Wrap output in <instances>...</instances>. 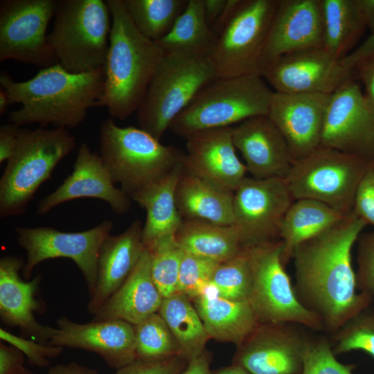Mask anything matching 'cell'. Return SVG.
I'll return each instance as SVG.
<instances>
[{"label": "cell", "instance_id": "obj_1", "mask_svg": "<svg viewBox=\"0 0 374 374\" xmlns=\"http://www.w3.org/2000/svg\"><path fill=\"white\" fill-rule=\"evenodd\" d=\"M366 222L353 212L337 225L294 249L296 295L333 333L371 306V297L357 292L351 251Z\"/></svg>", "mask_w": 374, "mask_h": 374}, {"label": "cell", "instance_id": "obj_2", "mask_svg": "<svg viewBox=\"0 0 374 374\" xmlns=\"http://www.w3.org/2000/svg\"><path fill=\"white\" fill-rule=\"evenodd\" d=\"M105 69L73 73L59 63L41 68L30 79L17 82L8 73H0V84L10 103H20L10 112L8 123L19 127L37 123L41 127L73 129L96 107L103 91Z\"/></svg>", "mask_w": 374, "mask_h": 374}, {"label": "cell", "instance_id": "obj_3", "mask_svg": "<svg viewBox=\"0 0 374 374\" xmlns=\"http://www.w3.org/2000/svg\"><path fill=\"white\" fill-rule=\"evenodd\" d=\"M112 16L103 91L97 107L112 118L126 120L137 112L163 56L154 41L141 33L123 0H107Z\"/></svg>", "mask_w": 374, "mask_h": 374}, {"label": "cell", "instance_id": "obj_4", "mask_svg": "<svg viewBox=\"0 0 374 374\" xmlns=\"http://www.w3.org/2000/svg\"><path fill=\"white\" fill-rule=\"evenodd\" d=\"M274 91L260 74L215 78L174 118L169 130L186 139L201 131L267 116Z\"/></svg>", "mask_w": 374, "mask_h": 374}, {"label": "cell", "instance_id": "obj_5", "mask_svg": "<svg viewBox=\"0 0 374 374\" xmlns=\"http://www.w3.org/2000/svg\"><path fill=\"white\" fill-rule=\"evenodd\" d=\"M76 147L67 129H20L17 143L0 179V216L22 214L60 161Z\"/></svg>", "mask_w": 374, "mask_h": 374}, {"label": "cell", "instance_id": "obj_6", "mask_svg": "<svg viewBox=\"0 0 374 374\" xmlns=\"http://www.w3.org/2000/svg\"><path fill=\"white\" fill-rule=\"evenodd\" d=\"M100 152L113 181L130 198L168 174L185 156L140 127L118 126L112 118L100 126Z\"/></svg>", "mask_w": 374, "mask_h": 374}, {"label": "cell", "instance_id": "obj_7", "mask_svg": "<svg viewBox=\"0 0 374 374\" xmlns=\"http://www.w3.org/2000/svg\"><path fill=\"white\" fill-rule=\"evenodd\" d=\"M111 28L106 1L58 0L48 41L64 69L87 73L105 67Z\"/></svg>", "mask_w": 374, "mask_h": 374}, {"label": "cell", "instance_id": "obj_8", "mask_svg": "<svg viewBox=\"0 0 374 374\" xmlns=\"http://www.w3.org/2000/svg\"><path fill=\"white\" fill-rule=\"evenodd\" d=\"M215 78L209 57L164 53L136 112L139 127L160 141L174 118Z\"/></svg>", "mask_w": 374, "mask_h": 374}, {"label": "cell", "instance_id": "obj_9", "mask_svg": "<svg viewBox=\"0 0 374 374\" xmlns=\"http://www.w3.org/2000/svg\"><path fill=\"white\" fill-rule=\"evenodd\" d=\"M373 163L374 159L319 147L294 162L285 180L294 200H316L348 217L358 185Z\"/></svg>", "mask_w": 374, "mask_h": 374}, {"label": "cell", "instance_id": "obj_10", "mask_svg": "<svg viewBox=\"0 0 374 374\" xmlns=\"http://www.w3.org/2000/svg\"><path fill=\"white\" fill-rule=\"evenodd\" d=\"M247 250L253 285L249 299L259 323H292L324 331L320 319L299 301L282 260L281 240Z\"/></svg>", "mask_w": 374, "mask_h": 374}, {"label": "cell", "instance_id": "obj_11", "mask_svg": "<svg viewBox=\"0 0 374 374\" xmlns=\"http://www.w3.org/2000/svg\"><path fill=\"white\" fill-rule=\"evenodd\" d=\"M278 0H240L216 36L209 59L216 78L260 74L261 57Z\"/></svg>", "mask_w": 374, "mask_h": 374}, {"label": "cell", "instance_id": "obj_12", "mask_svg": "<svg viewBox=\"0 0 374 374\" xmlns=\"http://www.w3.org/2000/svg\"><path fill=\"white\" fill-rule=\"evenodd\" d=\"M113 223L104 220L97 226L78 232H64L48 226L16 228L18 244L27 255L22 268L26 280L40 262L57 258L72 260L81 271L89 298L95 293L100 247L111 235Z\"/></svg>", "mask_w": 374, "mask_h": 374}, {"label": "cell", "instance_id": "obj_13", "mask_svg": "<svg viewBox=\"0 0 374 374\" xmlns=\"http://www.w3.org/2000/svg\"><path fill=\"white\" fill-rule=\"evenodd\" d=\"M56 0L0 1V61L13 60L41 68L57 64L47 28Z\"/></svg>", "mask_w": 374, "mask_h": 374}, {"label": "cell", "instance_id": "obj_14", "mask_svg": "<svg viewBox=\"0 0 374 374\" xmlns=\"http://www.w3.org/2000/svg\"><path fill=\"white\" fill-rule=\"evenodd\" d=\"M294 199L283 179L245 177L234 192V226L242 248L278 240Z\"/></svg>", "mask_w": 374, "mask_h": 374}, {"label": "cell", "instance_id": "obj_15", "mask_svg": "<svg viewBox=\"0 0 374 374\" xmlns=\"http://www.w3.org/2000/svg\"><path fill=\"white\" fill-rule=\"evenodd\" d=\"M320 147L374 159V109L353 75L330 95Z\"/></svg>", "mask_w": 374, "mask_h": 374}, {"label": "cell", "instance_id": "obj_16", "mask_svg": "<svg viewBox=\"0 0 374 374\" xmlns=\"http://www.w3.org/2000/svg\"><path fill=\"white\" fill-rule=\"evenodd\" d=\"M302 326L258 323L238 347L233 364L252 374H302L310 340Z\"/></svg>", "mask_w": 374, "mask_h": 374}, {"label": "cell", "instance_id": "obj_17", "mask_svg": "<svg viewBox=\"0 0 374 374\" xmlns=\"http://www.w3.org/2000/svg\"><path fill=\"white\" fill-rule=\"evenodd\" d=\"M353 72L324 48L283 56L261 70L260 75L274 91L332 94Z\"/></svg>", "mask_w": 374, "mask_h": 374}, {"label": "cell", "instance_id": "obj_18", "mask_svg": "<svg viewBox=\"0 0 374 374\" xmlns=\"http://www.w3.org/2000/svg\"><path fill=\"white\" fill-rule=\"evenodd\" d=\"M323 46V0H278L261 57V70L283 56Z\"/></svg>", "mask_w": 374, "mask_h": 374}, {"label": "cell", "instance_id": "obj_19", "mask_svg": "<svg viewBox=\"0 0 374 374\" xmlns=\"http://www.w3.org/2000/svg\"><path fill=\"white\" fill-rule=\"evenodd\" d=\"M56 324L44 344L94 353L116 369L136 360L134 328L130 323L111 319L79 323L63 316Z\"/></svg>", "mask_w": 374, "mask_h": 374}, {"label": "cell", "instance_id": "obj_20", "mask_svg": "<svg viewBox=\"0 0 374 374\" xmlns=\"http://www.w3.org/2000/svg\"><path fill=\"white\" fill-rule=\"evenodd\" d=\"M330 95L274 91L267 116L285 138L294 163L321 146Z\"/></svg>", "mask_w": 374, "mask_h": 374}, {"label": "cell", "instance_id": "obj_21", "mask_svg": "<svg viewBox=\"0 0 374 374\" xmlns=\"http://www.w3.org/2000/svg\"><path fill=\"white\" fill-rule=\"evenodd\" d=\"M80 198L103 200L117 215L126 213L131 207L132 199L115 186L100 156L85 143L78 148L72 173L39 202L36 214L45 215L63 203Z\"/></svg>", "mask_w": 374, "mask_h": 374}, {"label": "cell", "instance_id": "obj_22", "mask_svg": "<svg viewBox=\"0 0 374 374\" xmlns=\"http://www.w3.org/2000/svg\"><path fill=\"white\" fill-rule=\"evenodd\" d=\"M185 139V170L234 193L247 170L236 154L233 127L201 131Z\"/></svg>", "mask_w": 374, "mask_h": 374}, {"label": "cell", "instance_id": "obj_23", "mask_svg": "<svg viewBox=\"0 0 374 374\" xmlns=\"http://www.w3.org/2000/svg\"><path fill=\"white\" fill-rule=\"evenodd\" d=\"M235 147L256 179H283L294 161L286 141L267 116L248 118L233 126Z\"/></svg>", "mask_w": 374, "mask_h": 374}, {"label": "cell", "instance_id": "obj_24", "mask_svg": "<svg viewBox=\"0 0 374 374\" xmlns=\"http://www.w3.org/2000/svg\"><path fill=\"white\" fill-rule=\"evenodd\" d=\"M23 260L12 256L0 259V317L5 324L17 328L22 335L46 344L51 337L53 327L37 321L35 312L41 310L35 295L42 276L29 281L22 280L20 271Z\"/></svg>", "mask_w": 374, "mask_h": 374}, {"label": "cell", "instance_id": "obj_25", "mask_svg": "<svg viewBox=\"0 0 374 374\" xmlns=\"http://www.w3.org/2000/svg\"><path fill=\"white\" fill-rule=\"evenodd\" d=\"M142 223L133 222L121 234L109 235L99 252L95 293L87 305L94 315L130 276L145 249Z\"/></svg>", "mask_w": 374, "mask_h": 374}, {"label": "cell", "instance_id": "obj_26", "mask_svg": "<svg viewBox=\"0 0 374 374\" xmlns=\"http://www.w3.org/2000/svg\"><path fill=\"white\" fill-rule=\"evenodd\" d=\"M163 300L152 279L150 253L145 247L130 276L95 313L93 321L116 319L135 326L158 312Z\"/></svg>", "mask_w": 374, "mask_h": 374}, {"label": "cell", "instance_id": "obj_27", "mask_svg": "<svg viewBox=\"0 0 374 374\" xmlns=\"http://www.w3.org/2000/svg\"><path fill=\"white\" fill-rule=\"evenodd\" d=\"M234 193L185 170L176 190V203L183 220L234 224Z\"/></svg>", "mask_w": 374, "mask_h": 374}, {"label": "cell", "instance_id": "obj_28", "mask_svg": "<svg viewBox=\"0 0 374 374\" xmlns=\"http://www.w3.org/2000/svg\"><path fill=\"white\" fill-rule=\"evenodd\" d=\"M184 171L182 161L166 176L130 197L146 212L142 231L145 247L159 238L175 235L180 227L183 219L177 206L176 190Z\"/></svg>", "mask_w": 374, "mask_h": 374}, {"label": "cell", "instance_id": "obj_29", "mask_svg": "<svg viewBox=\"0 0 374 374\" xmlns=\"http://www.w3.org/2000/svg\"><path fill=\"white\" fill-rule=\"evenodd\" d=\"M192 301L210 338L238 347L259 323L249 301L220 296H199Z\"/></svg>", "mask_w": 374, "mask_h": 374}, {"label": "cell", "instance_id": "obj_30", "mask_svg": "<svg viewBox=\"0 0 374 374\" xmlns=\"http://www.w3.org/2000/svg\"><path fill=\"white\" fill-rule=\"evenodd\" d=\"M346 217L322 202L310 199L294 200L284 217L280 231L284 266L292 259L297 246Z\"/></svg>", "mask_w": 374, "mask_h": 374}, {"label": "cell", "instance_id": "obj_31", "mask_svg": "<svg viewBox=\"0 0 374 374\" xmlns=\"http://www.w3.org/2000/svg\"><path fill=\"white\" fill-rule=\"evenodd\" d=\"M175 238L185 252L219 263L231 259L243 249L234 225L223 226L197 220H183Z\"/></svg>", "mask_w": 374, "mask_h": 374}, {"label": "cell", "instance_id": "obj_32", "mask_svg": "<svg viewBox=\"0 0 374 374\" xmlns=\"http://www.w3.org/2000/svg\"><path fill=\"white\" fill-rule=\"evenodd\" d=\"M174 336L186 362L200 355L210 339L191 300L176 292L164 298L158 312Z\"/></svg>", "mask_w": 374, "mask_h": 374}, {"label": "cell", "instance_id": "obj_33", "mask_svg": "<svg viewBox=\"0 0 374 374\" xmlns=\"http://www.w3.org/2000/svg\"><path fill=\"white\" fill-rule=\"evenodd\" d=\"M215 40L206 20L204 0H188L170 30L156 43L164 53L209 57Z\"/></svg>", "mask_w": 374, "mask_h": 374}, {"label": "cell", "instance_id": "obj_34", "mask_svg": "<svg viewBox=\"0 0 374 374\" xmlns=\"http://www.w3.org/2000/svg\"><path fill=\"white\" fill-rule=\"evenodd\" d=\"M323 48L341 60L350 53L366 26L355 0H323Z\"/></svg>", "mask_w": 374, "mask_h": 374}, {"label": "cell", "instance_id": "obj_35", "mask_svg": "<svg viewBox=\"0 0 374 374\" xmlns=\"http://www.w3.org/2000/svg\"><path fill=\"white\" fill-rule=\"evenodd\" d=\"M134 24L147 38L157 42L172 28L188 0H123Z\"/></svg>", "mask_w": 374, "mask_h": 374}, {"label": "cell", "instance_id": "obj_36", "mask_svg": "<svg viewBox=\"0 0 374 374\" xmlns=\"http://www.w3.org/2000/svg\"><path fill=\"white\" fill-rule=\"evenodd\" d=\"M136 359L154 362L179 356L178 344L159 312L134 326Z\"/></svg>", "mask_w": 374, "mask_h": 374}, {"label": "cell", "instance_id": "obj_37", "mask_svg": "<svg viewBox=\"0 0 374 374\" xmlns=\"http://www.w3.org/2000/svg\"><path fill=\"white\" fill-rule=\"evenodd\" d=\"M146 248L150 253L152 277L157 289L163 299L174 294L184 254L175 234L159 238Z\"/></svg>", "mask_w": 374, "mask_h": 374}, {"label": "cell", "instance_id": "obj_38", "mask_svg": "<svg viewBox=\"0 0 374 374\" xmlns=\"http://www.w3.org/2000/svg\"><path fill=\"white\" fill-rule=\"evenodd\" d=\"M211 283L221 297L249 301L253 285V274L247 250L243 248L235 257L219 264Z\"/></svg>", "mask_w": 374, "mask_h": 374}, {"label": "cell", "instance_id": "obj_39", "mask_svg": "<svg viewBox=\"0 0 374 374\" xmlns=\"http://www.w3.org/2000/svg\"><path fill=\"white\" fill-rule=\"evenodd\" d=\"M332 335L330 341L335 355L362 350L374 357V308L364 309Z\"/></svg>", "mask_w": 374, "mask_h": 374}, {"label": "cell", "instance_id": "obj_40", "mask_svg": "<svg viewBox=\"0 0 374 374\" xmlns=\"http://www.w3.org/2000/svg\"><path fill=\"white\" fill-rule=\"evenodd\" d=\"M219 262L184 251L180 265L177 292L191 301L210 283Z\"/></svg>", "mask_w": 374, "mask_h": 374}, {"label": "cell", "instance_id": "obj_41", "mask_svg": "<svg viewBox=\"0 0 374 374\" xmlns=\"http://www.w3.org/2000/svg\"><path fill=\"white\" fill-rule=\"evenodd\" d=\"M335 356L329 339L326 337L310 339L302 374H353L355 366L340 363Z\"/></svg>", "mask_w": 374, "mask_h": 374}, {"label": "cell", "instance_id": "obj_42", "mask_svg": "<svg viewBox=\"0 0 374 374\" xmlns=\"http://www.w3.org/2000/svg\"><path fill=\"white\" fill-rule=\"evenodd\" d=\"M0 339L19 350L28 362L33 366L46 367L50 364V359L60 355L63 348L49 346L17 336L3 328H0Z\"/></svg>", "mask_w": 374, "mask_h": 374}, {"label": "cell", "instance_id": "obj_43", "mask_svg": "<svg viewBox=\"0 0 374 374\" xmlns=\"http://www.w3.org/2000/svg\"><path fill=\"white\" fill-rule=\"evenodd\" d=\"M357 288L369 295L374 305V231L358 238Z\"/></svg>", "mask_w": 374, "mask_h": 374}, {"label": "cell", "instance_id": "obj_44", "mask_svg": "<svg viewBox=\"0 0 374 374\" xmlns=\"http://www.w3.org/2000/svg\"><path fill=\"white\" fill-rule=\"evenodd\" d=\"M353 212L374 226V163L362 178L356 190Z\"/></svg>", "mask_w": 374, "mask_h": 374}, {"label": "cell", "instance_id": "obj_45", "mask_svg": "<svg viewBox=\"0 0 374 374\" xmlns=\"http://www.w3.org/2000/svg\"><path fill=\"white\" fill-rule=\"evenodd\" d=\"M184 361L179 356L154 362L136 359L117 369L114 374H180L184 371Z\"/></svg>", "mask_w": 374, "mask_h": 374}, {"label": "cell", "instance_id": "obj_46", "mask_svg": "<svg viewBox=\"0 0 374 374\" xmlns=\"http://www.w3.org/2000/svg\"><path fill=\"white\" fill-rule=\"evenodd\" d=\"M24 357L17 348L1 341L0 374H21L26 369Z\"/></svg>", "mask_w": 374, "mask_h": 374}, {"label": "cell", "instance_id": "obj_47", "mask_svg": "<svg viewBox=\"0 0 374 374\" xmlns=\"http://www.w3.org/2000/svg\"><path fill=\"white\" fill-rule=\"evenodd\" d=\"M355 71L365 87L367 103L374 109V53L359 63Z\"/></svg>", "mask_w": 374, "mask_h": 374}, {"label": "cell", "instance_id": "obj_48", "mask_svg": "<svg viewBox=\"0 0 374 374\" xmlns=\"http://www.w3.org/2000/svg\"><path fill=\"white\" fill-rule=\"evenodd\" d=\"M21 127L11 123L0 127V163L7 161L15 149Z\"/></svg>", "mask_w": 374, "mask_h": 374}, {"label": "cell", "instance_id": "obj_49", "mask_svg": "<svg viewBox=\"0 0 374 374\" xmlns=\"http://www.w3.org/2000/svg\"><path fill=\"white\" fill-rule=\"evenodd\" d=\"M373 53H374V30L357 48L341 61L347 69L354 73L356 66Z\"/></svg>", "mask_w": 374, "mask_h": 374}, {"label": "cell", "instance_id": "obj_50", "mask_svg": "<svg viewBox=\"0 0 374 374\" xmlns=\"http://www.w3.org/2000/svg\"><path fill=\"white\" fill-rule=\"evenodd\" d=\"M47 374H98V372L96 369L71 362L51 366Z\"/></svg>", "mask_w": 374, "mask_h": 374}, {"label": "cell", "instance_id": "obj_51", "mask_svg": "<svg viewBox=\"0 0 374 374\" xmlns=\"http://www.w3.org/2000/svg\"><path fill=\"white\" fill-rule=\"evenodd\" d=\"M187 363L186 368L180 374H211L209 356L204 351Z\"/></svg>", "mask_w": 374, "mask_h": 374}, {"label": "cell", "instance_id": "obj_52", "mask_svg": "<svg viewBox=\"0 0 374 374\" xmlns=\"http://www.w3.org/2000/svg\"><path fill=\"white\" fill-rule=\"evenodd\" d=\"M226 0H204V14L210 28L222 12Z\"/></svg>", "mask_w": 374, "mask_h": 374}, {"label": "cell", "instance_id": "obj_53", "mask_svg": "<svg viewBox=\"0 0 374 374\" xmlns=\"http://www.w3.org/2000/svg\"><path fill=\"white\" fill-rule=\"evenodd\" d=\"M364 21L371 32L374 30V0H355Z\"/></svg>", "mask_w": 374, "mask_h": 374}, {"label": "cell", "instance_id": "obj_54", "mask_svg": "<svg viewBox=\"0 0 374 374\" xmlns=\"http://www.w3.org/2000/svg\"><path fill=\"white\" fill-rule=\"evenodd\" d=\"M211 374H252L242 366L233 364L211 371Z\"/></svg>", "mask_w": 374, "mask_h": 374}, {"label": "cell", "instance_id": "obj_55", "mask_svg": "<svg viewBox=\"0 0 374 374\" xmlns=\"http://www.w3.org/2000/svg\"><path fill=\"white\" fill-rule=\"evenodd\" d=\"M10 98L6 91L1 87L0 89V114H3L7 107L10 105Z\"/></svg>", "mask_w": 374, "mask_h": 374}, {"label": "cell", "instance_id": "obj_56", "mask_svg": "<svg viewBox=\"0 0 374 374\" xmlns=\"http://www.w3.org/2000/svg\"><path fill=\"white\" fill-rule=\"evenodd\" d=\"M21 374H32V373L26 368L25 371Z\"/></svg>", "mask_w": 374, "mask_h": 374}]
</instances>
